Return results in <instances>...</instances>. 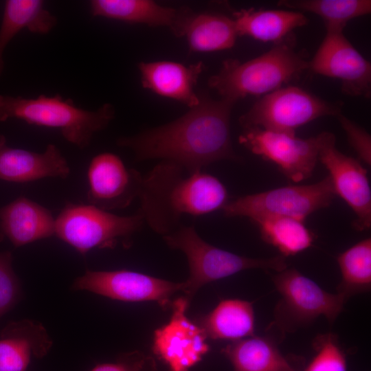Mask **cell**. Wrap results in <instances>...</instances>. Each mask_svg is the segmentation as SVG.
<instances>
[{"label":"cell","mask_w":371,"mask_h":371,"mask_svg":"<svg viewBox=\"0 0 371 371\" xmlns=\"http://www.w3.org/2000/svg\"><path fill=\"white\" fill-rule=\"evenodd\" d=\"M273 281L281 298L275 308L276 325L291 332L320 316L333 324L344 309L347 298L329 293L294 268L276 272Z\"/></svg>","instance_id":"obj_8"},{"label":"cell","mask_w":371,"mask_h":371,"mask_svg":"<svg viewBox=\"0 0 371 371\" xmlns=\"http://www.w3.org/2000/svg\"><path fill=\"white\" fill-rule=\"evenodd\" d=\"M12 262L11 252H0V318L12 310L23 295L21 284Z\"/></svg>","instance_id":"obj_30"},{"label":"cell","mask_w":371,"mask_h":371,"mask_svg":"<svg viewBox=\"0 0 371 371\" xmlns=\"http://www.w3.org/2000/svg\"><path fill=\"white\" fill-rule=\"evenodd\" d=\"M341 104L324 100L300 87L287 86L262 95L239 118L244 129L295 135L296 128L323 116L337 115Z\"/></svg>","instance_id":"obj_7"},{"label":"cell","mask_w":371,"mask_h":371,"mask_svg":"<svg viewBox=\"0 0 371 371\" xmlns=\"http://www.w3.org/2000/svg\"><path fill=\"white\" fill-rule=\"evenodd\" d=\"M75 291H89L123 302L154 301L162 308L171 306L170 298L182 291L183 282L176 283L126 269L87 270L71 286Z\"/></svg>","instance_id":"obj_11"},{"label":"cell","mask_w":371,"mask_h":371,"mask_svg":"<svg viewBox=\"0 0 371 371\" xmlns=\"http://www.w3.org/2000/svg\"><path fill=\"white\" fill-rule=\"evenodd\" d=\"M163 239L169 247L182 251L187 258L190 276L183 282L182 291L190 300L203 285L244 270L262 269L279 272L287 268L285 257L281 255L253 258L218 248L201 238L193 226L181 225Z\"/></svg>","instance_id":"obj_5"},{"label":"cell","mask_w":371,"mask_h":371,"mask_svg":"<svg viewBox=\"0 0 371 371\" xmlns=\"http://www.w3.org/2000/svg\"><path fill=\"white\" fill-rule=\"evenodd\" d=\"M52 341L42 324L32 319L11 321L0 333V371H27L33 358H42Z\"/></svg>","instance_id":"obj_18"},{"label":"cell","mask_w":371,"mask_h":371,"mask_svg":"<svg viewBox=\"0 0 371 371\" xmlns=\"http://www.w3.org/2000/svg\"><path fill=\"white\" fill-rule=\"evenodd\" d=\"M55 218L46 207L21 196L0 208V240L21 247L54 236Z\"/></svg>","instance_id":"obj_20"},{"label":"cell","mask_w":371,"mask_h":371,"mask_svg":"<svg viewBox=\"0 0 371 371\" xmlns=\"http://www.w3.org/2000/svg\"><path fill=\"white\" fill-rule=\"evenodd\" d=\"M138 199L144 222L163 236L181 225L183 215L208 214L229 201L225 186L214 175L167 161L143 175Z\"/></svg>","instance_id":"obj_2"},{"label":"cell","mask_w":371,"mask_h":371,"mask_svg":"<svg viewBox=\"0 0 371 371\" xmlns=\"http://www.w3.org/2000/svg\"><path fill=\"white\" fill-rule=\"evenodd\" d=\"M144 223L138 210L120 216L91 204L68 203L55 218L54 236L85 256L95 248L129 247Z\"/></svg>","instance_id":"obj_6"},{"label":"cell","mask_w":371,"mask_h":371,"mask_svg":"<svg viewBox=\"0 0 371 371\" xmlns=\"http://www.w3.org/2000/svg\"><path fill=\"white\" fill-rule=\"evenodd\" d=\"M199 95V104L180 117L120 137L117 145L132 150L138 161H170L189 171L203 170L221 160L241 161L231 139L230 118L236 102L214 100L206 93Z\"/></svg>","instance_id":"obj_1"},{"label":"cell","mask_w":371,"mask_h":371,"mask_svg":"<svg viewBox=\"0 0 371 371\" xmlns=\"http://www.w3.org/2000/svg\"><path fill=\"white\" fill-rule=\"evenodd\" d=\"M93 16H102L152 27H168L176 36H183L186 25L193 14L189 8L162 6L151 0H93Z\"/></svg>","instance_id":"obj_16"},{"label":"cell","mask_w":371,"mask_h":371,"mask_svg":"<svg viewBox=\"0 0 371 371\" xmlns=\"http://www.w3.org/2000/svg\"><path fill=\"white\" fill-rule=\"evenodd\" d=\"M91 371H155L152 359L139 352L123 354L115 362L98 363Z\"/></svg>","instance_id":"obj_32"},{"label":"cell","mask_w":371,"mask_h":371,"mask_svg":"<svg viewBox=\"0 0 371 371\" xmlns=\"http://www.w3.org/2000/svg\"><path fill=\"white\" fill-rule=\"evenodd\" d=\"M278 5L317 14L326 31H343L349 21L371 12L370 0H282Z\"/></svg>","instance_id":"obj_27"},{"label":"cell","mask_w":371,"mask_h":371,"mask_svg":"<svg viewBox=\"0 0 371 371\" xmlns=\"http://www.w3.org/2000/svg\"><path fill=\"white\" fill-rule=\"evenodd\" d=\"M341 280L337 293L347 299L371 286V240L363 239L337 256Z\"/></svg>","instance_id":"obj_28"},{"label":"cell","mask_w":371,"mask_h":371,"mask_svg":"<svg viewBox=\"0 0 371 371\" xmlns=\"http://www.w3.org/2000/svg\"><path fill=\"white\" fill-rule=\"evenodd\" d=\"M57 19L44 8L40 0L6 1L0 27V74L3 52L12 39L22 30L39 34L49 33Z\"/></svg>","instance_id":"obj_24"},{"label":"cell","mask_w":371,"mask_h":371,"mask_svg":"<svg viewBox=\"0 0 371 371\" xmlns=\"http://www.w3.org/2000/svg\"><path fill=\"white\" fill-rule=\"evenodd\" d=\"M318 136V159L328 170L336 195L355 212L353 227L357 231L370 229L371 190L367 170L358 160L337 149L333 133L323 132Z\"/></svg>","instance_id":"obj_12"},{"label":"cell","mask_w":371,"mask_h":371,"mask_svg":"<svg viewBox=\"0 0 371 371\" xmlns=\"http://www.w3.org/2000/svg\"><path fill=\"white\" fill-rule=\"evenodd\" d=\"M264 241L286 257L297 254L313 245L314 234L304 221L288 216H267L255 220Z\"/></svg>","instance_id":"obj_26"},{"label":"cell","mask_w":371,"mask_h":371,"mask_svg":"<svg viewBox=\"0 0 371 371\" xmlns=\"http://www.w3.org/2000/svg\"><path fill=\"white\" fill-rule=\"evenodd\" d=\"M190 300L181 297L172 304L169 322L154 333V354L169 371H190L209 352L203 330L186 316Z\"/></svg>","instance_id":"obj_13"},{"label":"cell","mask_w":371,"mask_h":371,"mask_svg":"<svg viewBox=\"0 0 371 371\" xmlns=\"http://www.w3.org/2000/svg\"><path fill=\"white\" fill-rule=\"evenodd\" d=\"M222 352L234 371H297L269 337L253 335L232 341Z\"/></svg>","instance_id":"obj_22"},{"label":"cell","mask_w":371,"mask_h":371,"mask_svg":"<svg viewBox=\"0 0 371 371\" xmlns=\"http://www.w3.org/2000/svg\"><path fill=\"white\" fill-rule=\"evenodd\" d=\"M313 347L315 355L304 371H347L346 355L335 335L329 333L317 335Z\"/></svg>","instance_id":"obj_29"},{"label":"cell","mask_w":371,"mask_h":371,"mask_svg":"<svg viewBox=\"0 0 371 371\" xmlns=\"http://www.w3.org/2000/svg\"><path fill=\"white\" fill-rule=\"evenodd\" d=\"M190 52H210L232 48L238 36L232 18L214 12H194L184 32Z\"/></svg>","instance_id":"obj_25"},{"label":"cell","mask_w":371,"mask_h":371,"mask_svg":"<svg viewBox=\"0 0 371 371\" xmlns=\"http://www.w3.org/2000/svg\"><path fill=\"white\" fill-rule=\"evenodd\" d=\"M200 323L206 336L214 339L234 341L251 337L255 329L252 303L238 299L222 300Z\"/></svg>","instance_id":"obj_23"},{"label":"cell","mask_w":371,"mask_h":371,"mask_svg":"<svg viewBox=\"0 0 371 371\" xmlns=\"http://www.w3.org/2000/svg\"><path fill=\"white\" fill-rule=\"evenodd\" d=\"M138 69L144 89L190 108L199 104L200 98L194 87L204 69L202 62L188 66L166 60L140 62Z\"/></svg>","instance_id":"obj_19"},{"label":"cell","mask_w":371,"mask_h":371,"mask_svg":"<svg viewBox=\"0 0 371 371\" xmlns=\"http://www.w3.org/2000/svg\"><path fill=\"white\" fill-rule=\"evenodd\" d=\"M308 63L287 38L246 62L226 59L208 85L221 98L236 102L247 95H264L281 88L308 69Z\"/></svg>","instance_id":"obj_3"},{"label":"cell","mask_w":371,"mask_h":371,"mask_svg":"<svg viewBox=\"0 0 371 371\" xmlns=\"http://www.w3.org/2000/svg\"><path fill=\"white\" fill-rule=\"evenodd\" d=\"M336 194L328 175L315 183L288 186L247 194L228 201L223 208L227 217L242 216L251 221L267 216H288L302 221L327 207Z\"/></svg>","instance_id":"obj_9"},{"label":"cell","mask_w":371,"mask_h":371,"mask_svg":"<svg viewBox=\"0 0 371 371\" xmlns=\"http://www.w3.org/2000/svg\"><path fill=\"white\" fill-rule=\"evenodd\" d=\"M308 69L315 74L339 79L345 94L370 98L371 64L345 37L343 31H326L309 60Z\"/></svg>","instance_id":"obj_14"},{"label":"cell","mask_w":371,"mask_h":371,"mask_svg":"<svg viewBox=\"0 0 371 371\" xmlns=\"http://www.w3.org/2000/svg\"><path fill=\"white\" fill-rule=\"evenodd\" d=\"M114 115L111 104L88 111L58 94L40 95L36 98L0 95V122L19 119L29 124L58 129L66 140L80 148L88 146L93 135L104 129Z\"/></svg>","instance_id":"obj_4"},{"label":"cell","mask_w":371,"mask_h":371,"mask_svg":"<svg viewBox=\"0 0 371 371\" xmlns=\"http://www.w3.org/2000/svg\"><path fill=\"white\" fill-rule=\"evenodd\" d=\"M142 179L143 175L128 168L118 155L100 153L87 169L88 203L110 212L127 207L138 199Z\"/></svg>","instance_id":"obj_15"},{"label":"cell","mask_w":371,"mask_h":371,"mask_svg":"<svg viewBox=\"0 0 371 371\" xmlns=\"http://www.w3.org/2000/svg\"><path fill=\"white\" fill-rule=\"evenodd\" d=\"M341 126L345 131L350 146L359 157L367 164H371V137L358 124L349 120L341 113L336 115Z\"/></svg>","instance_id":"obj_31"},{"label":"cell","mask_w":371,"mask_h":371,"mask_svg":"<svg viewBox=\"0 0 371 371\" xmlns=\"http://www.w3.org/2000/svg\"><path fill=\"white\" fill-rule=\"evenodd\" d=\"M238 36H247L274 45L283 42L291 32L305 25L307 17L286 10L241 9L232 14Z\"/></svg>","instance_id":"obj_21"},{"label":"cell","mask_w":371,"mask_h":371,"mask_svg":"<svg viewBox=\"0 0 371 371\" xmlns=\"http://www.w3.org/2000/svg\"><path fill=\"white\" fill-rule=\"evenodd\" d=\"M239 143L252 153L276 164L294 183L309 178L318 160V135L302 139L293 134L251 128L245 129Z\"/></svg>","instance_id":"obj_10"},{"label":"cell","mask_w":371,"mask_h":371,"mask_svg":"<svg viewBox=\"0 0 371 371\" xmlns=\"http://www.w3.org/2000/svg\"><path fill=\"white\" fill-rule=\"evenodd\" d=\"M70 168L66 159L54 144L44 152L36 153L6 145L0 135V179L12 182H29L47 177L66 178Z\"/></svg>","instance_id":"obj_17"}]
</instances>
